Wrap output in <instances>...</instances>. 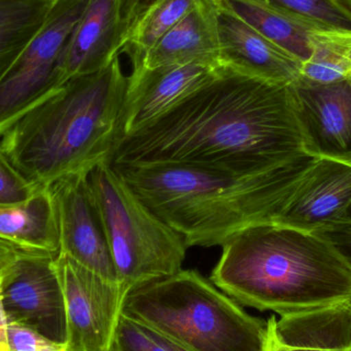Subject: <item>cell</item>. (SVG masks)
I'll return each mask as SVG.
<instances>
[{
  "instance_id": "obj_1",
  "label": "cell",
  "mask_w": 351,
  "mask_h": 351,
  "mask_svg": "<svg viewBox=\"0 0 351 351\" xmlns=\"http://www.w3.org/2000/svg\"><path fill=\"white\" fill-rule=\"evenodd\" d=\"M291 86L222 66L216 77L121 137L109 164L235 173L287 164L307 154Z\"/></svg>"
},
{
  "instance_id": "obj_2",
  "label": "cell",
  "mask_w": 351,
  "mask_h": 351,
  "mask_svg": "<svg viewBox=\"0 0 351 351\" xmlns=\"http://www.w3.org/2000/svg\"><path fill=\"white\" fill-rule=\"evenodd\" d=\"M317 158L305 154L259 173L181 165L113 167L188 247H213L247 227L274 222Z\"/></svg>"
},
{
  "instance_id": "obj_3",
  "label": "cell",
  "mask_w": 351,
  "mask_h": 351,
  "mask_svg": "<svg viewBox=\"0 0 351 351\" xmlns=\"http://www.w3.org/2000/svg\"><path fill=\"white\" fill-rule=\"evenodd\" d=\"M129 86L119 58L74 76L19 115L0 136L10 164L39 188L108 160L121 137Z\"/></svg>"
},
{
  "instance_id": "obj_4",
  "label": "cell",
  "mask_w": 351,
  "mask_h": 351,
  "mask_svg": "<svg viewBox=\"0 0 351 351\" xmlns=\"http://www.w3.org/2000/svg\"><path fill=\"white\" fill-rule=\"evenodd\" d=\"M210 282L237 302L280 317L351 300V263L335 245L276 222L229 237Z\"/></svg>"
},
{
  "instance_id": "obj_5",
  "label": "cell",
  "mask_w": 351,
  "mask_h": 351,
  "mask_svg": "<svg viewBox=\"0 0 351 351\" xmlns=\"http://www.w3.org/2000/svg\"><path fill=\"white\" fill-rule=\"evenodd\" d=\"M121 315L191 351H265L267 321L243 311L195 270L132 287Z\"/></svg>"
},
{
  "instance_id": "obj_6",
  "label": "cell",
  "mask_w": 351,
  "mask_h": 351,
  "mask_svg": "<svg viewBox=\"0 0 351 351\" xmlns=\"http://www.w3.org/2000/svg\"><path fill=\"white\" fill-rule=\"evenodd\" d=\"M88 179L125 292L181 271L189 247L183 235L150 210L108 160L93 168Z\"/></svg>"
},
{
  "instance_id": "obj_7",
  "label": "cell",
  "mask_w": 351,
  "mask_h": 351,
  "mask_svg": "<svg viewBox=\"0 0 351 351\" xmlns=\"http://www.w3.org/2000/svg\"><path fill=\"white\" fill-rule=\"evenodd\" d=\"M88 3L55 0L40 30L0 80V136L19 115L62 86V56Z\"/></svg>"
},
{
  "instance_id": "obj_8",
  "label": "cell",
  "mask_w": 351,
  "mask_h": 351,
  "mask_svg": "<svg viewBox=\"0 0 351 351\" xmlns=\"http://www.w3.org/2000/svg\"><path fill=\"white\" fill-rule=\"evenodd\" d=\"M0 297L8 323L67 343L65 297L56 257L20 251L0 269Z\"/></svg>"
},
{
  "instance_id": "obj_9",
  "label": "cell",
  "mask_w": 351,
  "mask_h": 351,
  "mask_svg": "<svg viewBox=\"0 0 351 351\" xmlns=\"http://www.w3.org/2000/svg\"><path fill=\"white\" fill-rule=\"evenodd\" d=\"M56 266L65 297L66 350L109 351L127 292L64 254Z\"/></svg>"
},
{
  "instance_id": "obj_10",
  "label": "cell",
  "mask_w": 351,
  "mask_h": 351,
  "mask_svg": "<svg viewBox=\"0 0 351 351\" xmlns=\"http://www.w3.org/2000/svg\"><path fill=\"white\" fill-rule=\"evenodd\" d=\"M88 172L61 178L49 187L57 210L60 254L113 282H119Z\"/></svg>"
},
{
  "instance_id": "obj_11",
  "label": "cell",
  "mask_w": 351,
  "mask_h": 351,
  "mask_svg": "<svg viewBox=\"0 0 351 351\" xmlns=\"http://www.w3.org/2000/svg\"><path fill=\"white\" fill-rule=\"evenodd\" d=\"M291 86L307 154L351 165V77Z\"/></svg>"
},
{
  "instance_id": "obj_12",
  "label": "cell",
  "mask_w": 351,
  "mask_h": 351,
  "mask_svg": "<svg viewBox=\"0 0 351 351\" xmlns=\"http://www.w3.org/2000/svg\"><path fill=\"white\" fill-rule=\"evenodd\" d=\"M142 0H88L60 63L62 84L95 73L119 58Z\"/></svg>"
},
{
  "instance_id": "obj_13",
  "label": "cell",
  "mask_w": 351,
  "mask_h": 351,
  "mask_svg": "<svg viewBox=\"0 0 351 351\" xmlns=\"http://www.w3.org/2000/svg\"><path fill=\"white\" fill-rule=\"evenodd\" d=\"M221 68L220 63L193 62L132 70L119 139L158 119L182 99L216 77Z\"/></svg>"
},
{
  "instance_id": "obj_14",
  "label": "cell",
  "mask_w": 351,
  "mask_h": 351,
  "mask_svg": "<svg viewBox=\"0 0 351 351\" xmlns=\"http://www.w3.org/2000/svg\"><path fill=\"white\" fill-rule=\"evenodd\" d=\"M351 206V165L317 158L274 222L325 235L341 226Z\"/></svg>"
},
{
  "instance_id": "obj_15",
  "label": "cell",
  "mask_w": 351,
  "mask_h": 351,
  "mask_svg": "<svg viewBox=\"0 0 351 351\" xmlns=\"http://www.w3.org/2000/svg\"><path fill=\"white\" fill-rule=\"evenodd\" d=\"M218 30L221 65L278 84H293L300 77L298 58L219 3Z\"/></svg>"
},
{
  "instance_id": "obj_16",
  "label": "cell",
  "mask_w": 351,
  "mask_h": 351,
  "mask_svg": "<svg viewBox=\"0 0 351 351\" xmlns=\"http://www.w3.org/2000/svg\"><path fill=\"white\" fill-rule=\"evenodd\" d=\"M219 51L218 3L216 0H198L195 8L152 47L138 68L193 62L220 63Z\"/></svg>"
},
{
  "instance_id": "obj_17",
  "label": "cell",
  "mask_w": 351,
  "mask_h": 351,
  "mask_svg": "<svg viewBox=\"0 0 351 351\" xmlns=\"http://www.w3.org/2000/svg\"><path fill=\"white\" fill-rule=\"evenodd\" d=\"M0 241L19 251L59 256L57 210L49 188L22 204H0Z\"/></svg>"
},
{
  "instance_id": "obj_18",
  "label": "cell",
  "mask_w": 351,
  "mask_h": 351,
  "mask_svg": "<svg viewBox=\"0 0 351 351\" xmlns=\"http://www.w3.org/2000/svg\"><path fill=\"white\" fill-rule=\"evenodd\" d=\"M274 328L291 351H351V300L284 315Z\"/></svg>"
},
{
  "instance_id": "obj_19",
  "label": "cell",
  "mask_w": 351,
  "mask_h": 351,
  "mask_svg": "<svg viewBox=\"0 0 351 351\" xmlns=\"http://www.w3.org/2000/svg\"><path fill=\"white\" fill-rule=\"evenodd\" d=\"M216 1L302 63L311 56V32L317 27L325 25L259 0Z\"/></svg>"
},
{
  "instance_id": "obj_20",
  "label": "cell",
  "mask_w": 351,
  "mask_h": 351,
  "mask_svg": "<svg viewBox=\"0 0 351 351\" xmlns=\"http://www.w3.org/2000/svg\"><path fill=\"white\" fill-rule=\"evenodd\" d=\"M197 2L198 0H142L121 51L129 56L132 69L142 65L152 47L185 18Z\"/></svg>"
},
{
  "instance_id": "obj_21",
  "label": "cell",
  "mask_w": 351,
  "mask_h": 351,
  "mask_svg": "<svg viewBox=\"0 0 351 351\" xmlns=\"http://www.w3.org/2000/svg\"><path fill=\"white\" fill-rule=\"evenodd\" d=\"M55 0H0V80L45 24Z\"/></svg>"
},
{
  "instance_id": "obj_22",
  "label": "cell",
  "mask_w": 351,
  "mask_h": 351,
  "mask_svg": "<svg viewBox=\"0 0 351 351\" xmlns=\"http://www.w3.org/2000/svg\"><path fill=\"white\" fill-rule=\"evenodd\" d=\"M311 56L299 80L332 84L351 77V29L322 25L309 37Z\"/></svg>"
},
{
  "instance_id": "obj_23",
  "label": "cell",
  "mask_w": 351,
  "mask_h": 351,
  "mask_svg": "<svg viewBox=\"0 0 351 351\" xmlns=\"http://www.w3.org/2000/svg\"><path fill=\"white\" fill-rule=\"evenodd\" d=\"M322 24L351 29V12L336 0H259Z\"/></svg>"
},
{
  "instance_id": "obj_24",
  "label": "cell",
  "mask_w": 351,
  "mask_h": 351,
  "mask_svg": "<svg viewBox=\"0 0 351 351\" xmlns=\"http://www.w3.org/2000/svg\"><path fill=\"white\" fill-rule=\"evenodd\" d=\"M109 351H168L156 332L138 322L121 315Z\"/></svg>"
},
{
  "instance_id": "obj_25",
  "label": "cell",
  "mask_w": 351,
  "mask_h": 351,
  "mask_svg": "<svg viewBox=\"0 0 351 351\" xmlns=\"http://www.w3.org/2000/svg\"><path fill=\"white\" fill-rule=\"evenodd\" d=\"M41 189L23 177L0 149V204H22Z\"/></svg>"
},
{
  "instance_id": "obj_26",
  "label": "cell",
  "mask_w": 351,
  "mask_h": 351,
  "mask_svg": "<svg viewBox=\"0 0 351 351\" xmlns=\"http://www.w3.org/2000/svg\"><path fill=\"white\" fill-rule=\"evenodd\" d=\"M8 346L10 351H67L64 344L51 341L39 332L14 323H8Z\"/></svg>"
},
{
  "instance_id": "obj_27",
  "label": "cell",
  "mask_w": 351,
  "mask_h": 351,
  "mask_svg": "<svg viewBox=\"0 0 351 351\" xmlns=\"http://www.w3.org/2000/svg\"><path fill=\"white\" fill-rule=\"evenodd\" d=\"M325 237L351 263V206L346 222L335 230L326 233Z\"/></svg>"
},
{
  "instance_id": "obj_28",
  "label": "cell",
  "mask_w": 351,
  "mask_h": 351,
  "mask_svg": "<svg viewBox=\"0 0 351 351\" xmlns=\"http://www.w3.org/2000/svg\"><path fill=\"white\" fill-rule=\"evenodd\" d=\"M276 317L274 315L268 319V335L267 342H266L265 351H291L288 346H285L276 333Z\"/></svg>"
},
{
  "instance_id": "obj_29",
  "label": "cell",
  "mask_w": 351,
  "mask_h": 351,
  "mask_svg": "<svg viewBox=\"0 0 351 351\" xmlns=\"http://www.w3.org/2000/svg\"><path fill=\"white\" fill-rule=\"evenodd\" d=\"M0 351H10L8 346V319L0 297Z\"/></svg>"
},
{
  "instance_id": "obj_30",
  "label": "cell",
  "mask_w": 351,
  "mask_h": 351,
  "mask_svg": "<svg viewBox=\"0 0 351 351\" xmlns=\"http://www.w3.org/2000/svg\"><path fill=\"white\" fill-rule=\"evenodd\" d=\"M18 252L20 251L12 245L0 241V269L8 264Z\"/></svg>"
},
{
  "instance_id": "obj_31",
  "label": "cell",
  "mask_w": 351,
  "mask_h": 351,
  "mask_svg": "<svg viewBox=\"0 0 351 351\" xmlns=\"http://www.w3.org/2000/svg\"><path fill=\"white\" fill-rule=\"evenodd\" d=\"M156 335L158 341H160V343L162 344V346L168 351H191L188 350V348H184L183 346H181V344L174 341V340L170 339V338L167 337V336L162 335V334L156 332Z\"/></svg>"
},
{
  "instance_id": "obj_32",
  "label": "cell",
  "mask_w": 351,
  "mask_h": 351,
  "mask_svg": "<svg viewBox=\"0 0 351 351\" xmlns=\"http://www.w3.org/2000/svg\"><path fill=\"white\" fill-rule=\"evenodd\" d=\"M336 1L351 12V0H336Z\"/></svg>"
}]
</instances>
